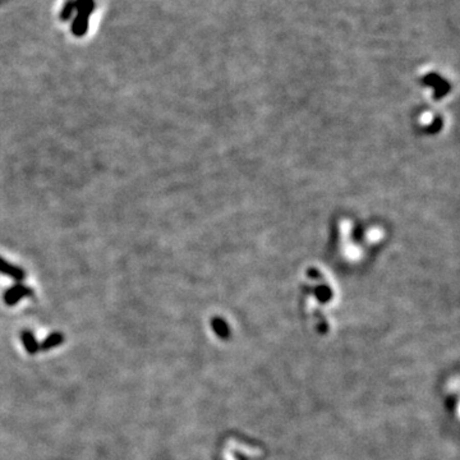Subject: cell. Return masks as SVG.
I'll use <instances>...</instances> for the list:
<instances>
[{"label": "cell", "mask_w": 460, "mask_h": 460, "mask_svg": "<svg viewBox=\"0 0 460 460\" xmlns=\"http://www.w3.org/2000/svg\"><path fill=\"white\" fill-rule=\"evenodd\" d=\"M31 294H32V289L23 285V284L18 283L15 284V285L10 286V288L5 291L4 303L7 304V306H14V304H17L20 299L26 298V296L31 295Z\"/></svg>", "instance_id": "obj_1"}, {"label": "cell", "mask_w": 460, "mask_h": 460, "mask_svg": "<svg viewBox=\"0 0 460 460\" xmlns=\"http://www.w3.org/2000/svg\"><path fill=\"white\" fill-rule=\"evenodd\" d=\"M0 273H4V275L9 276V278L14 279L17 281H22L26 278V272L23 268L8 262L3 257H0Z\"/></svg>", "instance_id": "obj_2"}, {"label": "cell", "mask_w": 460, "mask_h": 460, "mask_svg": "<svg viewBox=\"0 0 460 460\" xmlns=\"http://www.w3.org/2000/svg\"><path fill=\"white\" fill-rule=\"evenodd\" d=\"M63 342H64V335L61 334V332H51V334H49L48 336L42 340V342L40 344V350L48 352V350L54 349V348L63 344Z\"/></svg>", "instance_id": "obj_3"}, {"label": "cell", "mask_w": 460, "mask_h": 460, "mask_svg": "<svg viewBox=\"0 0 460 460\" xmlns=\"http://www.w3.org/2000/svg\"><path fill=\"white\" fill-rule=\"evenodd\" d=\"M20 340H22L26 352H27L28 354H36V353L40 350V344L36 341L33 334L31 331H28V330H23V331L20 332Z\"/></svg>", "instance_id": "obj_4"}, {"label": "cell", "mask_w": 460, "mask_h": 460, "mask_svg": "<svg viewBox=\"0 0 460 460\" xmlns=\"http://www.w3.org/2000/svg\"><path fill=\"white\" fill-rule=\"evenodd\" d=\"M214 329H215V331L217 332V334L220 335V336L221 337H224L225 336V327H224V324H222L221 321H220V319H215L214 321Z\"/></svg>", "instance_id": "obj_5"}]
</instances>
